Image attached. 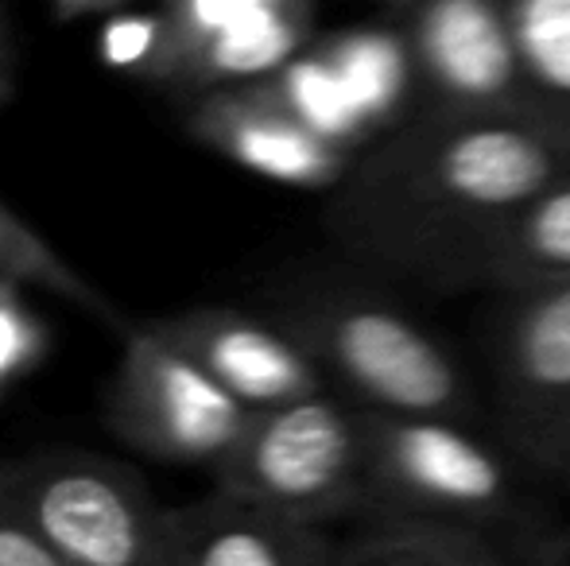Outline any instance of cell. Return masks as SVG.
Returning a JSON list of instances; mask_svg holds the SVG:
<instances>
[{"label":"cell","instance_id":"1","mask_svg":"<svg viewBox=\"0 0 570 566\" xmlns=\"http://www.w3.org/2000/svg\"><path fill=\"white\" fill-rule=\"evenodd\" d=\"M570 175V148L520 117L435 113L353 159L326 226L373 272L458 291L485 287L520 210Z\"/></svg>","mask_w":570,"mask_h":566},{"label":"cell","instance_id":"2","mask_svg":"<svg viewBox=\"0 0 570 566\" xmlns=\"http://www.w3.org/2000/svg\"><path fill=\"white\" fill-rule=\"evenodd\" d=\"M264 310L307 349L326 385L368 416L478 419L465 369L389 295L342 276H299L279 284Z\"/></svg>","mask_w":570,"mask_h":566},{"label":"cell","instance_id":"3","mask_svg":"<svg viewBox=\"0 0 570 566\" xmlns=\"http://www.w3.org/2000/svg\"><path fill=\"white\" fill-rule=\"evenodd\" d=\"M556 493L517 454L473 424L368 416L365 520L446 528L485 544H548Z\"/></svg>","mask_w":570,"mask_h":566},{"label":"cell","instance_id":"4","mask_svg":"<svg viewBox=\"0 0 570 566\" xmlns=\"http://www.w3.org/2000/svg\"><path fill=\"white\" fill-rule=\"evenodd\" d=\"M315 8L299 0H179L117 8L101 28V59L179 106L233 86L264 82L303 51Z\"/></svg>","mask_w":570,"mask_h":566},{"label":"cell","instance_id":"5","mask_svg":"<svg viewBox=\"0 0 570 566\" xmlns=\"http://www.w3.org/2000/svg\"><path fill=\"white\" fill-rule=\"evenodd\" d=\"M0 505L62 566H171V508L109 454L47 446L0 461Z\"/></svg>","mask_w":570,"mask_h":566},{"label":"cell","instance_id":"6","mask_svg":"<svg viewBox=\"0 0 570 566\" xmlns=\"http://www.w3.org/2000/svg\"><path fill=\"white\" fill-rule=\"evenodd\" d=\"M214 489L307 528L365 520L368 411L338 393L253 416Z\"/></svg>","mask_w":570,"mask_h":566},{"label":"cell","instance_id":"7","mask_svg":"<svg viewBox=\"0 0 570 566\" xmlns=\"http://www.w3.org/2000/svg\"><path fill=\"white\" fill-rule=\"evenodd\" d=\"M106 424L144 458L175 469H206L214 481L245 438L253 411L167 346L148 322H136L125 330L106 388Z\"/></svg>","mask_w":570,"mask_h":566},{"label":"cell","instance_id":"8","mask_svg":"<svg viewBox=\"0 0 570 566\" xmlns=\"http://www.w3.org/2000/svg\"><path fill=\"white\" fill-rule=\"evenodd\" d=\"M493 385V435L535 481L570 497V287L512 299Z\"/></svg>","mask_w":570,"mask_h":566},{"label":"cell","instance_id":"9","mask_svg":"<svg viewBox=\"0 0 570 566\" xmlns=\"http://www.w3.org/2000/svg\"><path fill=\"white\" fill-rule=\"evenodd\" d=\"M167 346L198 365L253 416L334 393L311 354L268 315L240 307H187L144 318Z\"/></svg>","mask_w":570,"mask_h":566},{"label":"cell","instance_id":"10","mask_svg":"<svg viewBox=\"0 0 570 566\" xmlns=\"http://www.w3.org/2000/svg\"><path fill=\"white\" fill-rule=\"evenodd\" d=\"M404 39L420 59L428 86L443 101L439 113L528 121L509 4L443 0V4L407 8Z\"/></svg>","mask_w":570,"mask_h":566},{"label":"cell","instance_id":"11","mask_svg":"<svg viewBox=\"0 0 570 566\" xmlns=\"http://www.w3.org/2000/svg\"><path fill=\"white\" fill-rule=\"evenodd\" d=\"M183 129L222 159L287 187H338L353 159L299 106L264 82L183 106Z\"/></svg>","mask_w":570,"mask_h":566},{"label":"cell","instance_id":"12","mask_svg":"<svg viewBox=\"0 0 570 566\" xmlns=\"http://www.w3.org/2000/svg\"><path fill=\"white\" fill-rule=\"evenodd\" d=\"M171 566H331L338 539L210 489L171 508Z\"/></svg>","mask_w":570,"mask_h":566},{"label":"cell","instance_id":"13","mask_svg":"<svg viewBox=\"0 0 570 566\" xmlns=\"http://www.w3.org/2000/svg\"><path fill=\"white\" fill-rule=\"evenodd\" d=\"M485 287L509 291L512 299L570 287V175L512 218L489 260Z\"/></svg>","mask_w":570,"mask_h":566},{"label":"cell","instance_id":"14","mask_svg":"<svg viewBox=\"0 0 570 566\" xmlns=\"http://www.w3.org/2000/svg\"><path fill=\"white\" fill-rule=\"evenodd\" d=\"M528 121L570 148V0L509 4Z\"/></svg>","mask_w":570,"mask_h":566},{"label":"cell","instance_id":"15","mask_svg":"<svg viewBox=\"0 0 570 566\" xmlns=\"http://www.w3.org/2000/svg\"><path fill=\"white\" fill-rule=\"evenodd\" d=\"M0 287H16V291L39 287V291L86 310V315L98 318V322L120 326V334L128 330V322L109 307L106 295L86 280V276H78L75 268H70L20 214L8 210L4 202H0Z\"/></svg>","mask_w":570,"mask_h":566},{"label":"cell","instance_id":"16","mask_svg":"<svg viewBox=\"0 0 570 566\" xmlns=\"http://www.w3.org/2000/svg\"><path fill=\"white\" fill-rule=\"evenodd\" d=\"M485 539L423 524L368 520L350 539H338L331 566H470Z\"/></svg>","mask_w":570,"mask_h":566},{"label":"cell","instance_id":"17","mask_svg":"<svg viewBox=\"0 0 570 566\" xmlns=\"http://www.w3.org/2000/svg\"><path fill=\"white\" fill-rule=\"evenodd\" d=\"M47 354H51V330H47V322L31 310L23 291L0 287V400L20 380H28L43 365Z\"/></svg>","mask_w":570,"mask_h":566},{"label":"cell","instance_id":"18","mask_svg":"<svg viewBox=\"0 0 570 566\" xmlns=\"http://www.w3.org/2000/svg\"><path fill=\"white\" fill-rule=\"evenodd\" d=\"M0 566H62V563L0 505Z\"/></svg>","mask_w":570,"mask_h":566},{"label":"cell","instance_id":"19","mask_svg":"<svg viewBox=\"0 0 570 566\" xmlns=\"http://www.w3.org/2000/svg\"><path fill=\"white\" fill-rule=\"evenodd\" d=\"M559 536L548 544H481L470 566H567L559 555Z\"/></svg>","mask_w":570,"mask_h":566},{"label":"cell","instance_id":"20","mask_svg":"<svg viewBox=\"0 0 570 566\" xmlns=\"http://www.w3.org/2000/svg\"><path fill=\"white\" fill-rule=\"evenodd\" d=\"M16 82H20V39H16L8 12L0 8V106L16 98Z\"/></svg>","mask_w":570,"mask_h":566},{"label":"cell","instance_id":"21","mask_svg":"<svg viewBox=\"0 0 570 566\" xmlns=\"http://www.w3.org/2000/svg\"><path fill=\"white\" fill-rule=\"evenodd\" d=\"M559 555H563V563L570 566V524L563 528V536H559Z\"/></svg>","mask_w":570,"mask_h":566}]
</instances>
